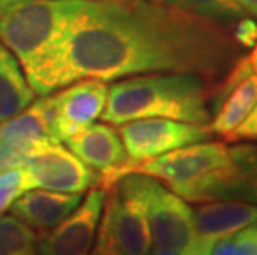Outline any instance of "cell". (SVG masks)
Wrapping results in <instances>:
<instances>
[{"mask_svg": "<svg viewBox=\"0 0 257 255\" xmlns=\"http://www.w3.org/2000/svg\"><path fill=\"white\" fill-rule=\"evenodd\" d=\"M239 58L226 27L153 0H83L47 55L25 77L47 96L78 80L150 73L224 78Z\"/></svg>", "mask_w": 257, "mask_h": 255, "instance_id": "1", "label": "cell"}, {"mask_svg": "<svg viewBox=\"0 0 257 255\" xmlns=\"http://www.w3.org/2000/svg\"><path fill=\"white\" fill-rule=\"evenodd\" d=\"M207 81L194 73H150L108 86L101 119L119 124L148 118L207 126L211 121Z\"/></svg>", "mask_w": 257, "mask_h": 255, "instance_id": "2", "label": "cell"}, {"mask_svg": "<svg viewBox=\"0 0 257 255\" xmlns=\"http://www.w3.org/2000/svg\"><path fill=\"white\" fill-rule=\"evenodd\" d=\"M140 172L165 182L189 202L229 200L234 176L231 148L224 143H194L153 159L131 164L128 174Z\"/></svg>", "mask_w": 257, "mask_h": 255, "instance_id": "3", "label": "cell"}, {"mask_svg": "<svg viewBox=\"0 0 257 255\" xmlns=\"http://www.w3.org/2000/svg\"><path fill=\"white\" fill-rule=\"evenodd\" d=\"M83 0H17L0 10V42L29 72L47 55Z\"/></svg>", "mask_w": 257, "mask_h": 255, "instance_id": "4", "label": "cell"}, {"mask_svg": "<svg viewBox=\"0 0 257 255\" xmlns=\"http://www.w3.org/2000/svg\"><path fill=\"white\" fill-rule=\"evenodd\" d=\"M155 181V177L131 172L106 191L105 212H101L98 229L105 232L121 255L150 253L148 204Z\"/></svg>", "mask_w": 257, "mask_h": 255, "instance_id": "5", "label": "cell"}, {"mask_svg": "<svg viewBox=\"0 0 257 255\" xmlns=\"http://www.w3.org/2000/svg\"><path fill=\"white\" fill-rule=\"evenodd\" d=\"M24 191L47 189L55 192L83 194L98 187L100 177L72 151L60 143H47L37 148L22 166Z\"/></svg>", "mask_w": 257, "mask_h": 255, "instance_id": "6", "label": "cell"}, {"mask_svg": "<svg viewBox=\"0 0 257 255\" xmlns=\"http://www.w3.org/2000/svg\"><path fill=\"white\" fill-rule=\"evenodd\" d=\"M118 134L131 164L209 139L207 126L165 118L136 119L119 124Z\"/></svg>", "mask_w": 257, "mask_h": 255, "instance_id": "7", "label": "cell"}, {"mask_svg": "<svg viewBox=\"0 0 257 255\" xmlns=\"http://www.w3.org/2000/svg\"><path fill=\"white\" fill-rule=\"evenodd\" d=\"M148 224L151 243H155L156 248L189 255L198 243L193 209L160 181H155L150 194Z\"/></svg>", "mask_w": 257, "mask_h": 255, "instance_id": "8", "label": "cell"}, {"mask_svg": "<svg viewBox=\"0 0 257 255\" xmlns=\"http://www.w3.org/2000/svg\"><path fill=\"white\" fill-rule=\"evenodd\" d=\"M53 131L58 143L91 126L106 106V81L85 78L52 93Z\"/></svg>", "mask_w": 257, "mask_h": 255, "instance_id": "9", "label": "cell"}, {"mask_svg": "<svg viewBox=\"0 0 257 255\" xmlns=\"http://www.w3.org/2000/svg\"><path fill=\"white\" fill-rule=\"evenodd\" d=\"M67 146L81 162L93 169L100 177L98 187L108 191L119 179L128 174L131 162L124 151L118 131L108 123L85 128L68 138Z\"/></svg>", "mask_w": 257, "mask_h": 255, "instance_id": "10", "label": "cell"}, {"mask_svg": "<svg viewBox=\"0 0 257 255\" xmlns=\"http://www.w3.org/2000/svg\"><path fill=\"white\" fill-rule=\"evenodd\" d=\"M106 191L93 187L85 200L62 224L52 229L38 240L40 255H90L95 245V237L100 217L105 205Z\"/></svg>", "mask_w": 257, "mask_h": 255, "instance_id": "11", "label": "cell"}, {"mask_svg": "<svg viewBox=\"0 0 257 255\" xmlns=\"http://www.w3.org/2000/svg\"><path fill=\"white\" fill-rule=\"evenodd\" d=\"M193 214L198 240L207 248L245 227L257 225V205L240 200L206 202L193 210Z\"/></svg>", "mask_w": 257, "mask_h": 255, "instance_id": "12", "label": "cell"}, {"mask_svg": "<svg viewBox=\"0 0 257 255\" xmlns=\"http://www.w3.org/2000/svg\"><path fill=\"white\" fill-rule=\"evenodd\" d=\"M80 204L81 194L30 189L15 199L10 214L25 222L34 230L48 232L62 224Z\"/></svg>", "mask_w": 257, "mask_h": 255, "instance_id": "13", "label": "cell"}, {"mask_svg": "<svg viewBox=\"0 0 257 255\" xmlns=\"http://www.w3.org/2000/svg\"><path fill=\"white\" fill-rule=\"evenodd\" d=\"M0 139L29 151H35L47 143H58L53 131L52 96L34 100L17 116L0 123Z\"/></svg>", "mask_w": 257, "mask_h": 255, "instance_id": "14", "label": "cell"}, {"mask_svg": "<svg viewBox=\"0 0 257 255\" xmlns=\"http://www.w3.org/2000/svg\"><path fill=\"white\" fill-rule=\"evenodd\" d=\"M35 100L19 60L0 42V123L17 116Z\"/></svg>", "mask_w": 257, "mask_h": 255, "instance_id": "15", "label": "cell"}, {"mask_svg": "<svg viewBox=\"0 0 257 255\" xmlns=\"http://www.w3.org/2000/svg\"><path fill=\"white\" fill-rule=\"evenodd\" d=\"M257 103V75H250L229 91L222 100L207 129L211 134L227 136L244 121Z\"/></svg>", "mask_w": 257, "mask_h": 255, "instance_id": "16", "label": "cell"}, {"mask_svg": "<svg viewBox=\"0 0 257 255\" xmlns=\"http://www.w3.org/2000/svg\"><path fill=\"white\" fill-rule=\"evenodd\" d=\"M234 176L229 200H247L257 205V144L231 148Z\"/></svg>", "mask_w": 257, "mask_h": 255, "instance_id": "17", "label": "cell"}, {"mask_svg": "<svg viewBox=\"0 0 257 255\" xmlns=\"http://www.w3.org/2000/svg\"><path fill=\"white\" fill-rule=\"evenodd\" d=\"M153 2L198 15L222 27H232L245 17L236 0H153Z\"/></svg>", "mask_w": 257, "mask_h": 255, "instance_id": "18", "label": "cell"}, {"mask_svg": "<svg viewBox=\"0 0 257 255\" xmlns=\"http://www.w3.org/2000/svg\"><path fill=\"white\" fill-rule=\"evenodd\" d=\"M0 255H40L35 230L15 215L0 217Z\"/></svg>", "mask_w": 257, "mask_h": 255, "instance_id": "19", "label": "cell"}, {"mask_svg": "<svg viewBox=\"0 0 257 255\" xmlns=\"http://www.w3.org/2000/svg\"><path fill=\"white\" fill-rule=\"evenodd\" d=\"M24 192L22 167L0 172V217L12 207L15 199H19Z\"/></svg>", "mask_w": 257, "mask_h": 255, "instance_id": "20", "label": "cell"}, {"mask_svg": "<svg viewBox=\"0 0 257 255\" xmlns=\"http://www.w3.org/2000/svg\"><path fill=\"white\" fill-rule=\"evenodd\" d=\"M32 153L34 151H29L25 148H20V146L10 144L7 141L0 139V172L22 167Z\"/></svg>", "mask_w": 257, "mask_h": 255, "instance_id": "21", "label": "cell"}, {"mask_svg": "<svg viewBox=\"0 0 257 255\" xmlns=\"http://www.w3.org/2000/svg\"><path fill=\"white\" fill-rule=\"evenodd\" d=\"M226 138L227 143H242V141H257V103L247 118L239 124L236 129H232Z\"/></svg>", "mask_w": 257, "mask_h": 255, "instance_id": "22", "label": "cell"}, {"mask_svg": "<svg viewBox=\"0 0 257 255\" xmlns=\"http://www.w3.org/2000/svg\"><path fill=\"white\" fill-rule=\"evenodd\" d=\"M234 40L245 48H254L257 42V22L254 19H240L234 24Z\"/></svg>", "mask_w": 257, "mask_h": 255, "instance_id": "23", "label": "cell"}, {"mask_svg": "<svg viewBox=\"0 0 257 255\" xmlns=\"http://www.w3.org/2000/svg\"><path fill=\"white\" fill-rule=\"evenodd\" d=\"M236 255H257V227L250 225L236 235Z\"/></svg>", "mask_w": 257, "mask_h": 255, "instance_id": "24", "label": "cell"}, {"mask_svg": "<svg viewBox=\"0 0 257 255\" xmlns=\"http://www.w3.org/2000/svg\"><path fill=\"white\" fill-rule=\"evenodd\" d=\"M90 255H121V253L116 250V247L113 245V242L108 238L105 232L98 229L95 237V247H93Z\"/></svg>", "mask_w": 257, "mask_h": 255, "instance_id": "25", "label": "cell"}, {"mask_svg": "<svg viewBox=\"0 0 257 255\" xmlns=\"http://www.w3.org/2000/svg\"><path fill=\"white\" fill-rule=\"evenodd\" d=\"M211 255H236V235L217 240L211 248Z\"/></svg>", "mask_w": 257, "mask_h": 255, "instance_id": "26", "label": "cell"}, {"mask_svg": "<svg viewBox=\"0 0 257 255\" xmlns=\"http://www.w3.org/2000/svg\"><path fill=\"white\" fill-rule=\"evenodd\" d=\"M236 2L245 15L257 19V0H236Z\"/></svg>", "mask_w": 257, "mask_h": 255, "instance_id": "27", "label": "cell"}, {"mask_svg": "<svg viewBox=\"0 0 257 255\" xmlns=\"http://www.w3.org/2000/svg\"><path fill=\"white\" fill-rule=\"evenodd\" d=\"M249 60V65H250V70H252V73L257 75V42H255V45L252 48V53L247 57Z\"/></svg>", "mask_w": 257, "mask_h": 255, "instance_id": "28", "label": "cell"}, {"mask_svg": "<svg viewBox=\"0 0 257 255\" xmlns=\"http://www.w3.org/2000/svg\"><path fill=\"white\" fill-rule=\"evenodd\" d=\"M148 255H181L178 252H173V250H165V248H156L153 253H148Z\"/></svg>", "mask_w": 257, "mask_h": 255, "instance_id": "29", "label": "cell"}]
</instances>
